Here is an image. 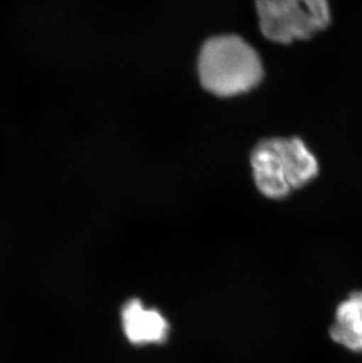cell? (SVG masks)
<instances>
[{"mask_svg":"<svg viewBox=\"0 0 362 363\" xmlns=\"http://www.w3.org/2000/svg\"><path fill=\"white\" fill-rule=\"evenodd\" d=\"M199 78L204 89L218 96L246 93L263 80L258 52L239 35H216L202 45Z\"/></svg>","mask_w":362,"mask_h":363,"instance_id":"cell-2","label":"cell"},{"mask_svg":"<svg viewBox=\"0 0 362 363\" xmlns=\"http://www.w3.org/2000/svg\"><path fill=\"white\" fill-rule=\"evenodd\" d=\"M329 334L334 342L362 353V291H353L340 302Z\"/></svg>","mask_w":362,"mask_h":363,"instance_id":"cell-5","label":"cell"},{"mask_svg":"<svg viewBox=\"0 0 362 363\" xmlns=\"http://www.w3.org/2000/svg\"><path fill=\"white\" fill-rule=\"evenodd\" d=\"M124 332L132 345L163 343L170 332V325L155 309L146 308L139 298H132L121 311Z\"/></svg>","mask_w":362,"mask_h":363,"instance_id":"cell-4","label":"cell"},{"mask_svg":"<svg viewBox=\"0 0 362 363\" xmlns=\"http://www.w3.org/2000/svg\"><path fill=\"white\" fill-rule=\"evenodd\" d=\"M260 30L277 44L306 40L331 23L329 0H256Z\"/></svg>","mask_w":362,"mask_h":363,"instance_id":"cell-3","label":"cell"},{"mask_svg":"<svg viewBox=\"0 0 362 363\" xmlns=\"http://www.w3.org/2000/svg\"><path fill=\"white\" fill-rule=\"evenodd\" d=\"M256 187L270 199H284L319 174V162L300 138L260 141L252 155Z\"/></svg>","mask_w":362,"mask_h":363,"instance_id":"cell-1","label":"cell"}]
</instances>
